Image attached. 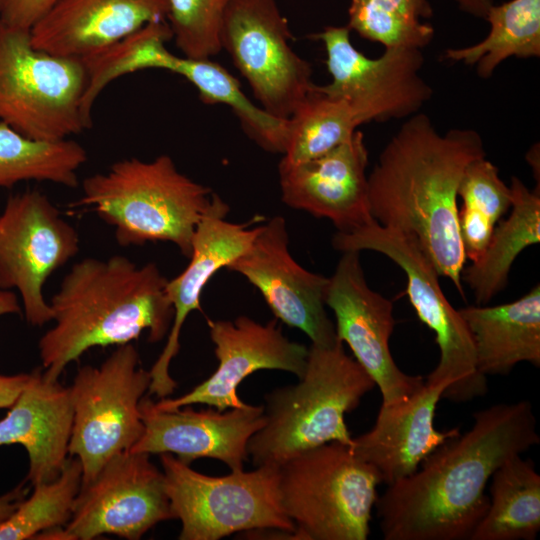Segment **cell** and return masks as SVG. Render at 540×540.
<instances>
[{"label":"cell","instance_id":"2e32d148","mask_svg":"<svg viewBox=\"0 0 540 540\" xmlns=\"http://www.w3.org/2000/svg\"><path fill=\"white\" fill-rule=\"evenodd\" d=\"M227 269L251 283L276 319L303 331L311 344L329 346L339 340L325 309L329 277L308 271L292 257L283 217L263 223L249 250Z\"/></svg>","mask_w":540,"mask_h":540},{"label":"cell","instance_id":"5bb4252c","mask_svg":"<svg viewBox=\"0 0 540 540\" xmlns=\"http://www.w3.org/2000/svg\"><path fill=\"white\" fill-rule=\"evenodd\" d=\"M171 519L162 470L149 454L123 451L110 458L90 483L81 485L65 528L72 540L105 534L137 540Z\"/></svg>","mask_w":540,"mask_h":540},{"label":"cell","instance_id":"277c9868","mask_svg":"<svg viewBox=\"0 0 540 540\" xmlns=\"http://www.w3.org/2000/svg\"><path fill=\"white\" fill-rule=\"evenodd\" d=\"M299 382L265 397V424L250 438L248 456L254 465L278 466L289 458L337 441L351 445L345 414L355 409L375 383L338 340L311 344Z\"/></svg>","mask_w":540,"mask_h":540},{"label":"cell","instance_id":"60d3db41","mask_svg":"<svg viewBox=\"0 0 540 540\" xmlns=\"http://www.w3.org/2000/svg\"><path fill=\"white\" fill-rule=\"evenodd\" d=\"M0 2H1V0H0Z\"/></svg>","mask_w":540,"mask_h":540},{"label":"cell","instance_id":"7c38bea8","mask_svg":"<svg viewBox=\"0 0 540 540\" xmlns=\"http://www.w3.org/2000/svg\"><path fill=\"white\" fill-rule=\"evenodd\" d=\"M346 26H328L315 35L326 51L331 81L324 93L343 100L359 124L408 118L428 102L433 90L421 76V49L385 48L376 58L355 48Z\"/></svg>","mask_w":540,"mask_h":540},{"label":"cell","instance_id":"603a6c76","mask_svg":"<svg viewBox=\"0 0 540 540\" xmlns=\"http://www.w3.org/2000/svg\"><path fill=\"white\" fill-rule=\"evenodd\" d=\"M73 407L69 387L30 372L20 395L0 419V447L21 445L29 467L25 480L32 486L56 479L69 457Z\"/></svg>","mask_w":540,"mask_h":540},{"label":"cell","instance_id":"5b68a950","mask_svg":"<svg viewBox=\"0 0 540 540\" xmlns=\"http://www.w3.org/2000/svg\"><path fill=\"white\" fill-rule=\"evenodd\" d=\"M213 192L181 173L173 159H122L82 182L76 206L91 207L123 247L170 242L189 257L195 229Z\"/></svg>","mask_w":540,"mask_h":540},{"label":"cell","instance_id":"e0dca14e","mask_svg":"<svg viewBox=\"0 0 540 540\" xmlns=\"http://www.w3.org/2000/svg\"><path fill=\"white\" fill-rule=\"evenodd\" d=\"M216 370L191 391L177 398L154 402L158 410H174L204 404L219 411L243 407L238 396L240 383L258 370L274 369L295 374L305 372L308 348L289 340L277 319L261 324L247 316L231 320H208Z\"/></svg>","mask_w":540,"mask_h":540},{"label":"cell","instance_id":"7a4b0ae2","mask_svg":"<svg viewBox=\"0 0 540 540\" xmlns=\"http://www.w3.org/2000/svg\"><path fill=\"white\" fill-rule=\"evenodd\" d=\"M484 156L476 130L454 128L442 134L418 112L392 136L368 175L373 219L413 238L461 296L467 258L459 229L458 188L468 164Z\"/></svg>","mask_w":540,"mask_h":540},{"label":"cell","instance_id":"4fadbf2b","mask_svg":"<svg viewBox=\"0 0 540 540\" xmlns=\"http://www.w3.org/2000/svg\"><path fill=\"white\" fill-rule=\"evenodd\" d=\"M79 234L38 190L9 196L0 213V287L19 292L26 321L42 326L53 313L48 278L79 251Z\"/></svg>","mask_w":540,"mask_h":540},{"label":"cell","instance_id":"8d00e7d4","mask_svg":"<svg viewBox=\"0 0 540 540\" xmlns=\"http://www.w3.org/2000/svg\"><path fill=\"white\" fill-rule=\"evenodd\" d=\"M30 379V373L0 375V409L9 408Z\"/></svg>","mask_w":540,"mask_h":540},{"label":"cell","instance_id":"30bf717a","mask_svg":"<svg viewBox=\"0 0 540 540\" xmlns=\"http://www.w3.org/2000/svg\"><path fill=\"white\" fill-rule=\"evenodd\" d=\"M151 382L139 366L132 343L117 346L100 366L78 369L69 387L73 426L69 456L82 466V484L90 483L114 455L129 451L144 432L140 401Z\"/></svg>","mask_w":540,"mask_h":540},{"label":"cell","instance_id":"52a82bcc","mask_svg":"<svg viewBox=\"0 0 540 540\" xmlns=\"http://www.w3.org/2000/svg\"><path fill=\"white\" fill-rule=\"evenodd\" d=\"M332 244L341 252H379L404 271L410 303L421 322L435 334L439 348V361L425 383L446 384L442 398L453 402H467L486 394L487 377L477 368L467 324L444 295L440 275L413 238L374 220L352 232H337Z\"/></svg>","mask_w":540,"mask_h":540},{"label":"cell","instance_id":"cb8c5ba5","mask_svg":"<svg viewBox=\"0 0 540 540\" xmlns=\"http://www.w3.org/2000/svg\"><path fill=\"white\" fill-rule=\"evenodd\" d=\"M473 339L477 368L484 376L508 375L520 362L540 366V286L495 306L458 310Z\"/></svg>","mask_w":540,"mask_h":540},{"label":"cell","instance_id":"ffe728a7","mask_svg":"<svg viewBox=\"0 0 540 540\" xmlns=\"http://www.w3.org/2000/svg\"><path fill=\"white\" fill-rule=\"evenodd\" d=\"M368 150L361 131L330 151L307 161L279 163L282 201L318 218L337 232H352L374 221L368 200Z\"/></svg>","mask_w":540,"mask_h":540},{"label":"cell","instance_id":"8992f818","mask_svg":"<svg viewBox=\"0 0 540 540\" xmlns=\"http://www.w3.org/2000/svg\"><path fill=\"white\" fill-rule=\"evenodd\" d=\"M284 512L294 539L366 540L381 479L349 445L333 441L278 465Z\"/></svg>","mask_w":540,"mask_h":540},{"label":"cell","instance_id":"d6a6232c","mask_svg":"<svg viewBox=\"0 0 540 540\" xmlns=\"http://www.w3.org/2000/svg\"><path fill=\"white\" fill-rule=\"evenodd\" d=\"M172 39L166 20L146 24L109 48L81 59L87 73L82 99V113L92 124V108L100 93L121 76L146 69H156L158 56Z\"/></svg>","mask_w":540,"mask_h":540},{"label":"cell","instance_id":"3957f363","mask_svg":"<svg viewBox=\"0 0 540 540\" xmlns=\"http://www.w3.org/2000/svg\"><path fill=\"white\" fill-rule=\"evenodd\" d=\"M167 282L155 263L122 255L75 263L49 302L54 325L38 343L44 376L58 380L94 347L125 345L143 332L150 343L164 339L174 316Z\"/></svg>","mask_w":540,"mask_h":540},{"label":"cell","instance_id":"836d02e7","mask_svg":"<svg viewBox=\"0 0 540 540\" xmlns=\"http://www.w3.org/2000/svg\"><path fill=\"white\" fill-rule=\"evenodd\" d=\"M81 484V463L69 456L56 479L34 485L32 494L0 524V540L34 539L45 530L65 526Z\"/></svg>","mask_w":540,"mask_h":540},{"label":"cell","instance_id":"74e56055","mask_svg":"<svg viewBox=\"0 0 540 540\" xmlns=\"http://www.w3.org/2000/svg\"><path fill=\"white\" fill-rule=\"evenodd\" d=\"M24 479L13 489L0 495V524L8 519L18 505L27 497L30 489Z\"/></svg>","mask_w":540,"mask_h":540},{"label":"cell","instance_id":"d6986e66","mask_svg":"<svg viewBox=\"0 0 540 540\" xmlns=\"http://www.w3.org/2000/svg\"><path fill=\"white\" fill-rule=\"evenodd\" d=\"M140 412L144 432L131 452L170 453L187 464L195 459L222 461L231 471L243 469L252 435L265 424L264 406L219 411L209 407L194 410L191 405L174 410H158L154 401L143 397Z\"/></svg>","mask_w":540,"mask_h":540},{"label":"cell","instance_id":"e575fe53","mask_svg":"<svg viewBox=\"0 0 540 540\" xmlns=\"http://www.w3.org/2000/svg\"><path fill=\"white\" fill-rule=\"evenodd\" d=\"M231 0H168V24L183 56L211 58L221 51L220 28Z\"/></svg>","mask_w":540,"mask_h":540},{"label":"cell","instance_id":"ba28073f","mask_svg":"<svg viewBox=\"0 0 540 540\" xmlns=\"http://www.w3.org/2000/svg\"><path fill=\"white\" fill-rule=\"evenodd\" d=\"M86 85L80 59L39 50L30 29L0 21V121L34 140L69 139L92 126L81 109Z\"/></svg>","mask_w":540,"mask_h":540},{"label":"cell","instance_id":"d4e9b609","mask_svg":"<svg viewBox=\"0 0 540 540\" xmlns=\"http://www.w3.org/2000/svg\"><path fill=\"white\" fill-rule=\"evenodd\" d=\"M509 187L511 213L497 223L483 253L461 274V279L473 291L477 305L487 304L506 287L517 256L540 241L539 189H528L515 176Z\"/></svg>","mask_w":540,"mask_h":540},{"label":"cell","instance_id":"9a60e30c","mask_svg":"<svg viewBox=\"0 0 540 540\" xmlns=\"http://www.w3.org/2000/svg\"><path fill=\"white\" fill-rule=\"evenodd\" d=\"M360 252L346 251L329 277L325 304L334 313L338 339L380 389L382 405L409 399L425 383L396 365L389 340L395 326L393 303L372 290L365 279Z\"/></svg>","mask_w":540,"mask_h":540},{"label":"cell","instance_id":"f35d334b","mask_svg":"<svg viewBox=\"0 0 540 540\" xmlns=\"http://www.w3.org/2000/svg\"><path fill=\"white\" fill-rule=\"evenodd\" d=\"M465 13L484 19L494 0H453Z\"/></svg>","mask_w":540,"mask_h":540},{"label":"cell","instance_id":"6da1fadb","mask_svg":"<svg viewBox=\"0 0 540 540\" xmlns=\"http://www.w3.org/2000/svg\"><path fill=\"white\" fill-rule=\"evenodd\" d=\"M464 434L447 440L410 476L387 486L375 506L385 540H464L489 506L495 470L540 442L528 400L474 413Z\"/></svg>","mask_w":540,"mask_h":540},{"label":"cell","instance_id":"8fae6325","mask_svg":"<svg viewBox=\"0 0 540 540\" xmlns=\"http://www.w3.org/2000/svg\"><path fill=\"white\" fill-rule=\"evenodd\" d=\"M220 46L247 80L260 107L289 119L312 89V66L290 45L288 20L276 0H231Z\"/></svg>","mask_w":540,"mask_h":540},{"label":"cell","instance_id":"7402d4cb","mask_svg":"<svg viewBox=\"0 0 540 540\" xmlns=\"http://www.w3.org/2000/svg\"><path fill=\"white\" fill-rule=\"evenodd\" d=\"M447 387L424 383L406 401L381 405L374 426L352 438V453L377 471L381 483L388 486L410 476L433 451L460 434L458 427L440 431L434 425Z\"/></svg>","mask_w":540,"mask_h":540},{"label":"cell","instance_id":"d590c367","mask_svg":"<svg viewBox=\"0 0 540 540\" xmlns=\"http://www.w3.org/2000/svg\"><path fill=\"white\" fill-rule=\"evenodd\" d=\"M56 0H1L0 21L24 29H31Z\"/></svg>","mask_w":540,"mask_h":540},{"label":"cell","instance_id":"1f68e13d","mask_svg":"<svg viewBox=\"0 0 540 540\" xmlns=\"http://www.w3.org/2000/svg\"><path fill=\"white\" fill-rule=\"evenodd\" d=\"M429 0H350L348 24L362 38L385 48L428 46L434 37Z\"/></svg>","mask_w":540,"mask_h":540},{"label":"cell","instance_id":"4316f807","mask_svg":"<svg viewBox=\"0 0 540 540\" xmlns=\"http://www.w3.org/2000/svg\"><path fill=\"white\" fill-rule=\"evenodd\" d=\"M489 506L470 540H534L540 530V475L516 455L491 476Z\"/></svg>","mask_w":540,"mask_h":540},{"label":"cell","instance_id":"ab89813d","mask_svg":"<svg viewBox=\"0 0 540 540\" xmlns=\"http://www.w3.org/2000/svg\"><path fill=\"white\" fill-rule=\"evenodd\" d=\"M22 307L19 304L18 296L8 289L0 287V317L9 314L21 313Z\"/></svg>","mask_w":540,"mask_h":540},{"label":"cell","instance_id":"9c48e42d","mask_svg":"<svg viewBox=\"0 0 540 540\" xmlns=\"http://www.w3.org/2000/svg\"><path fill=\"white\" fill-rule=\"evenodd\" d=\"M160 462L174 519L181 522L180 540H218L263 529L294 538L295 526L280 500L278 466L209 476L170 453L160 454Z\"/></svg>","mask_w":540,"mask_h":540},{"label":"cell","instance_id":"ac0fdd59","mask_svg":"<svg viewBox=\"0 0 540 540\" xmlns=\"http://www.w3.org/2000/svg\"><path fill=\"white\" fill-rule=\"evenodd\" d=\"M229 205L213 193L193 235L187 267L168 280L166 291L173 305L174 316L166 344L149 370L151 382L148 393L165 398L177 387L169 367L180 348L179 338L185 320L195 310H201V294L210 279L222 268H228L246 253L258 235L261 225L251 227L262 216L256 215L246 223L226 219Z\"/></svg>","mask_w":540,"mask_h":540},{"label":"cell","instance_id":"f1b7e54d","mask_svg":"<svg viewBox=\"0 0 540 540\" xmlns=\"http://www.w3.org/2000/svg\"><path fill=\"white\" fill-rule=\"evenodd\" d=\"M87 158L85 148L74 140H34L0 121V188L26 181L74 188Z\"/></svg>","mask_w":540,"mask_h":540},{"label":"cell","instance_id":"f546056e","mask_svg":"<svg viewBox=\"0 0 540 540\" xmlns=\"http://www.w3.org/2000/svg\"><path fill=\"white\" fill-rule=\"evenodd\" d=\"M460 235L466 258L475 261L485 250L493 230L512 203L510 187L486 156L466 167L458 188Z\"/></svg>","mask_w":540,"mask_h":540},{"label":"cell","instance_id":"44dd1931","mask_svg":"<svg viewBox=\"0 0 540 540\" xmlns=\"http://www.w3.org/2000/svg\"><path fill=\"white\" fill-rule=\"evenodd\" d=\"M168 0H56L30 29L32 45L47 53L84 59L164 21Z\"/></svg>","mask_w":540,"mask_h":540},{"label":"cell","instance_id":"4dcf8cb0","mask_svg":"<svg viewBox=\"0 0 540 540\" xmlns=\"http://www.w3.org/2000/svg\"><path fill=\"white\" fill-rule=\"evenodd\" d=\"M289 120L280 162L296 164L316 158L349 139L360 126L350 107L314 84Z\"/></svg>","mask_w":540,"mask_h":540},{"label":"cell","instance_id":"484cf974","mask_svg":"<svg viewBox=\"0 0 540 540\" xmlns=\"http://www.w3.org/2000/svg\"><path fill=\"white\" fill-rule=\"evenodd\" d=\"M161 70L178 74L189 81L207 104H224L235 113L244 132L263 150L285 152L289 120L279 119L251 102L239 82L210 58L196 59L165 53Z\"/></svg>","mask_w":540,"mask_h":540},{"label":"cell","instance_id":"83f0119b","mask_svg":"<svg viewBox=\"0 0 540 540\" xmlns=\"http://www.w3.org/2000/svg\"><path fill=\"white\" fill-rule=\"evenodd\" d=\"M484 20L490 25L480 42L461 48H449L444 57L452 62L475 66L480 78H490L497 67L510 57L540 56V0H510L493 4Z\"/></svg>","mask_w":540,"mask_h":540}]
</instances>
